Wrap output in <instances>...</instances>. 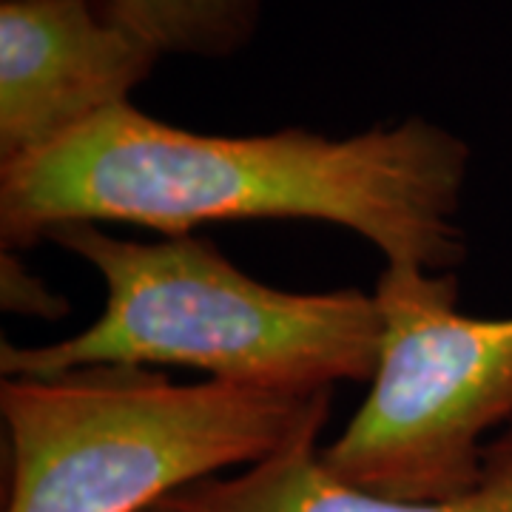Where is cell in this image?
I'll return each instance as SVG.
<instances>
[{
    "mask_svg": "<svg viewBox=\"0 0 512 512\" xmlns=\"http://www.w3.org/2000/svg\"><path fill=\"white\" fill-rule=\"evenodd\" d=\"M470 165V143L427 117L348 137L202 134L126 103L0 163V239L18 254L74 222L180 237L214 222L308 220L365 237L384 265L453 274L467 259L458 214Z\"/></svg>",
    "mask_w": 512,
    "mask_h": 512,
    "instance_id": "1",
    "label": "cell"
},
{
    "mask_svg": "<svg viewBox=\"0 0 512 512\" xmlns=\"http://www.w3.org/2000/svg\"><path fill=\"white\" fill-rule=\"evenodd\" d=\"M49 242L92 265L106 288L103 311L89 328L49 345L3 342V376L188 367L217 382L316 393L376 373L382 311L373 293L282 291L197 234L143 242L74 222Z\"/></svg>",
    "mask_w": 512,
    "mask_h": 512,
    "instance_id": "2",
    "label": "cell"
},
{
    "mask_svg": "<svg viewBox=\"0 0 512 512\" xmlns=\"http://www.w3.org/2000/svg\"><path fill=\"white\" fill-rule=\"evenodd\" d=\"M330 404L333 390L183 384L146 367L3 376V512H148L205 478L319 444Z\"/></svg>",
    "mask_w": 512,
    "mask_h": 512,
    "instance_id": "3",
    "label": "cell"
},
{
    "mask_svg": "<svg viewBox=\"0 0 512 512\" xmlns=\"http://www.w3.org/2000/svg\"><path fill=\"white\" fill-rule=\"evenodd\" d=\"M382 348L362 407L319 447L330 476L396 501L473 490L487 436L512 424V316L458 311L456 274L384 265Z\"/></svg>",
    "mask_w": 512,
    "mask_h": 512,
    "instance_id": "4",
    "label": "cell"
},
{
    "mask_svg": "<svg viewBox=\"0 0 512 512\" xmlns=\"http://www.w3.org/2000/svg\"><path fill=\"white\" fill-rule=\"evenodd\" d=\"M160 57L92 0H0V163L131 103Z\"/></svg>",
    "mask_w": 512,
    "mask_h": 512,
    "instance_id": "5",
    "label": "cell"
},
{
    "mask_svg": "<svg viewBox=\"0 0 512 512\" xmlns=\"http://www.w3.org/2000/svg\"><path fill=\"white\" fill-rule=\"evenodd\" d=\"M148 512H512V424L487 444L476 487L444 501L356 490L325 470L319 444H299L248 470L191 484Z\"/></svg>",
    "mask_w": 512,
    "mask_h": 512,
    "instance_id": "6",
    "label": "cell"
},
{
    "mask_svg": "<svg viewBox=\"0 0 512 512\" xmlns=\"http://www.w3.org/2000/svg\"><path fill=\"white\" fill-rule=\"evenodd\" d=\"M111 23L146 40L160 55H239L254 40L262 0H92Z\"/></svg>",
    "mask_w": 512,
    "mask_h": 512,
    "instance_id": "7",
    "label": "cell"
},
{
    "mask_svg": "<svg viewBox=\"0 0 512 512\" xmlns=\"http://www.w3.org/2000/svg\"><path fill=\"white\" fill-rule=\"evenodd\" d=\"M3 308L12 313H26V316H40V319H55L69 311L66 299L52 293L40 279H37L15 251H3Z\"/></svg>",
    "mask_w": 512,
    "mask_h": 512,
    "instance_id": "8",
    "label": "cell"
}]
</instances>
